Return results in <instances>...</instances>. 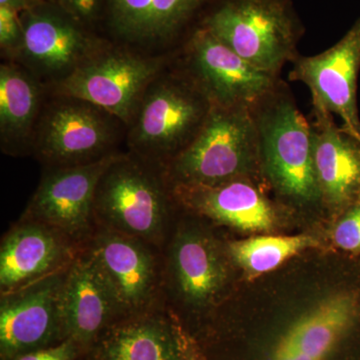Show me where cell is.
Wrapping results in <instances>:
<instances>
[{"label":"cell","instance_id":"obj_1","mask_svg":"<svg viewBox=\"0 0 360 360\" xmlns=\"http://www.w3.org/2000/svg\"><path fill=\"white\" fill-rule=\"evenodd\" d=\"M279 82L251 110L257 124L262 169L277 193L298 205L322 200L315 172L311 125Z\"/></svg>","mask_w":360,"mask_h":360},{"label":"cell","instance_id":"obj_2","mask_svg":"<svg viewBox=\"0 0 360 360\" xmlns=\"http://www.w3.org/2000/svg\"><path fill=\"white\" fill-rule=\"evenodd\" d=\"M262 167L259 141L250 108L212 103L202 129L163 168L168 186H213L250 179Z\"/></svg>","mask_w":360,"mask_h":360},{"label":"cell","instance_id":"obj_3","mask_svg":"<svg viewBox=\"0 0 360 360\" xmlns=\"http://www.w3.org/2000/svg\"><path fill=\"white\" fill-rule=\"evenodd\" d=\"M212 103L184 72L160 73L127 127L130 153L165 168L195 139Z\"/></svg>","mask_w":360,"mask_h":360},{"label":"cell","instance_id":"obj_4","mask_svg":"<svg viewBox=\"0 0 360 360\" xmlns=\"http://www.w3.org/2000/svg\"><path fill=\"white\" fill-rule=\"evenodd\" d=\"M200 26L255 68L278 77L297 58L303 26L292 0H212Z\"/></svg>","mask_w":360,"mask_h":360},{"label":"cell","instance_id":"obj_5","mask_svg":"<svg viewBox=\"0 0 360 360\" xmlns=\"http://www.w3.org/2000/svg\"><path fill=\"white\" fill-rule=\"evenodd\" d=\"M360 322L357 298L338 291L251 336L239 360H348Z\"/></svg>","mask_w":360,"mask_h":360},{"label":"cell","instance_id":"obj_6","mask_svg":"<svg viewBox=\"0 0 360 360\" xmlns=\"http://www.w3.org/2000/svg\"><path fill=\"white\" fill-rule=\"evenodd\" d=\"M169 193L162 168L132 153H120L97 186L96 224L158 248L167 231Z\"/></svg>","mask_w":360,"mask_h":360},{"label":"cell","instance_id":"obj_7","mask_svg":"<svg viewBox=\"0 0 360 360\" xmlns=\"http://www.w3.org/2000/svg\"><path fill=\"white\" fill-rule=\"evenodd\" d=\"M165 58L103 46L63 79L49 85L54 96L82 99L129 127L146 89L165 71Z\"/></svg>","mask_w":360,"mask_h":360},{"label":"cell","instance_id":"obj_8","mask_svg":"<svg viewBox=\"0 0 360 360\" xmlns=\"http://www.w3.org/2000/svg\"><path fill=\"white\" fill-rule=\"evenodd\" d=\"M124 123L82 99L54 96L42 110L32 153L49 168L101 160L112 150Z\"/></svg>","mask_w":360,"mask_h":360},{"label":"cell","instance_id":"obj_9","mask_svg":"<svg viewBox=\"0 0 360 360\" xmlns=\"http://www.w3.org/2000/svg\"><path fill=\"white\" fill-rule=\"evenodd\" d=\"M82 248L108 285L120 319L160 309L163 274L158 248L103 225H96Z\"/></svg>","mask_w":360,"mask_h":360},{"label":"cell","instance_id":"obj_10","mask_svg":"<svg viewBox=\"0 0 360 360\" xmlns=\"http://www.w3.org/2000/svg\"><path fill=\"white\" fill-rule=\"evenodd\" d=\"M184 72L210 103L226 108L255 105L279 84L198 25L186 45Z\"/></svg>","mask_w":360,"mask_h":360},{"label":"cell","instance_id":"obj_11","mask_svg":"<svg viewBox=\"0 0 360 360\" xmlns=\"http://www.w3.org/2000/svg\"><path fill=\"white\" fill-rule=\"evenodd\" d=\"M120 153L84 165L49 168L23 213L84 245L96 231L94 198L99 180Z\"/></svg>","mask_w":360,"mask_h":360},{"label":"cell","instance_id":"obj_12","mask_svg":"<svg viewBox=\"0 0 360 360\" xmlns=\"http://www.w3.org/2000/svg\"><path fill=\"white\" fill-rule=\"evenodd\" d=\"M68 269L1 295L0 359L11 360L66 340L61 298Z\"/></svg>","mask_w":360,"mask_h":360},{"label":"cell","instance_id":"obj_13","mask_svg":"<svg viewBox=\"0 0 360 360\" xmlns=\"http://www.w3.org/2000/svg\"><path fill=\"white\" fill-rule=\"evenodd\" d=\"M23 40L18 60L49 85L63 79L104 44L65 13L44 4L21 14Z\"/></svg>","mask_w":360,"mask_h":360},{"label":"cell","instance_id":"obj_14","mask_svg":"<svg viewBox=\"0 0 360 360\" xmlns=\"http://www.w3.org/2000/svg\"><path fill=\"white\" fill-rule=\"evenodd\" d=\"M290 77L309 87L312 101L340 116L342 129L360 142L357 80L360 70V18L342 39L314 56H297Z\"/></svg>","mask_w":360,"mask_h":360},{"label":"cell","instance_id":"obj_15","mask_svg":"<svg viewBox=\"0 0 360 360\" xmlns=\"http://www.w3.org/2000/svg\"><path fill=\"white\" fill-rule=\"evenodd\" d=\"M82 248L53 227L21 219L0 245L1 295L68 269Z\"/></svg>","mask_w":360,"mask_h":360},{"label":"cell","instance_id":"obj_16","mask_svg":"<svg viewBox=\"0 0 360 360\" xmlns=\"http://www.w3.org/2000/svg\"><path fill=\"white\" fill-rule=\"evenodd\" d=\"M165 283L180 302L193 309L212 304L229 279L217 241L195 226L177 229L168 248Z\"/></svg>","mask_w":360,"mask_h":360},{"label":"cell","instance_id":"obj_17","mask_svg":"<svg viewBox=\"0 0 360 360\" xmlns=\"http://www.w3.org/2000/svg\"><path fill=\"white\" fill-rule=\"evenodd\" d=\"M61 312L66 340L75 341L84 355L104 330L122 319L108 285L84 248L66 271Z\"/></svg>","mask_w":360,"mask_h":360},{"label":"cell","instance_id":"obj_18","mask_svg":"<svg viewBox=\"0 0 360 360\" xmlns=\"http://www.w3.org/2000/svg\"><path fill=\"white\" fill-rule=\"evenodd\" d=\"M180 321L156 309L116 321L82 356L84 360H181Z\"/></svg>","mask_w":360,"mask_h":360},{"label":"cell","instance_id":"obj_19","mask_svg":"<svg viewBox=\"0 0 360 360\" xmlns=\"http://www.w3.org/2000/svg\"><path fill=\"white\" fill-rule=\"evenodd\" d=\"M311 125L315 172L322 200L347 205L360 193V142L338 127L333 113L312 101Z\"/></svg>","mask_w":360,"mask_h":360},{"label":"cell","instance_id":"obj_20","mask_svg":"<svg viewBox=\"0 0 360 360\" xmlns=\"http://www.w3.org/2000/svg\"><path fill=\"white\" fill-rule=\"evenodd\" d=\"M172 196L181 205L219 224L243 231H266L276 222V210L250 180L213 186H177Z\"/></svg>","mask_w":360,"mask_h":360},{"label":"cell","instance_id":"obj_21","mask_svg":"<svg viewBox=\"0 0 360 360\" xmlns=\"http://www.w3.org/2000/svg\"><path fill=\"white\" fill-rule=\"evenodd\" d=\"M212 0H106L108 23L130 44L174 39Z\"/></svg>","mask_w":360,"mask_h":360},{"label":"cell","instance_id":"obj_22","mask_svg":"<svg viewBox=\"0 0 360 360\" xmlns=\"http://www.w3.org/2000/svg\"><path fill=\"white\" fill-rule=\"evenodd\" d=\"M39 79L14 61L0 66V142L4 153H32L42 108Z\"/></svg>","mask_w":360,"mask_h":360},{"label":"cell","instance_id":"obj_23","mask_svg":"<svg viewBox=\"0 0 360 360\" xmlns=\"http://www.w3.org/2000/svg\"><path fill=\"white\" fill-rule=\"evenodd\" d=\"M317 245V239L310 236H260L229 243V253L239 267L253 276L272 271L300 251Z\"/></svg>","mask_w":360,"mask_h":360},{"label":"cell","instance_id":"obj_24","mask_svg":"<svg viewBox=\"0 0 360 360\" xmlns=\"http://www.w3.org/2000/svg\"><path fill=\"white\" fill-rule=\"evenodd\" d=\"M21 13L7 6H0V46L2 53L16 60L23 40Z\"/></svg>","mask_w":360,"mask_h":360},{"label":"cell","instance_id":"obj_25","mask_svg":"<svg viewBox=\"0 0 360 360\" xmlns=\"http://www.w3.org/2000/svg\"><path fill=\"white\" fill-rule=\"evenodd\" d=\"M335 243L342 250L360 251V203L340 220L335 231Z\"/></svg>","mask_w":360,"mask_h":360},{"label":"cell","instance_id":"obj_26","mask_svg":"<svg viewBox=\"0 0 360 360\" xmlns=\"http://www.w3.org/2000/svg\"><path fill=\"white\" fill-rule=\"evenodd\" d=\"M82 356L84 352L77 343L65 340L53 347L28 352L11 360H79Z\"/></svg>","mask_w":360,"mask_h":360},{"label":"cell","instance_id":"obj_27","mask_svg":"<svg viewBox=\"0 0 360 360\" xmlns=\"http://www.w3.org/2000/svg\"><path fill=\"white\" fill-rule=\"evenodd\" d=\"M59 8L84 26L98 18L103 0H58Z\"/></svg>","mask_w":360,"mask_h":360},{"label":"cell","instance_id":"obj_28","mask_svg":"<svg viewBox=\"0 0 360 360\" xmlns=\"http://www.w3.org/2000/svg\"><path fill=\"white\" fill-rule=\"evenodd\" d=\"M179 333L181 360H207L198 341L184 328L181 322H180Z\"/></svg>","mask_w":360,"mask_h":360},{"label":"cell","instance_id":"obj_29","mask_svg":"<svg viewBox=\"0 0 360 360\" xmlns=\"http://www.w3.org/2000/svg\"><path fill=\"white\" fill-rule=\"evenodd\" d=\"M44 0H0V6L11 7L23 13L44 4Z\"/></svg>","mask_w":360,"mask_h":360},{"label":"cell","instance_id":"obj_30","mask_svg":"<svg viewBox=\"0 0 360 360\" xmlns=\"http://www.w3.org/2000/svg\"><path fill=\"white\" fill-rule=\"evenodd\" d=\"M79 360H84V359H82H82H80Z\"/></svg>","mask_w":360,"mask_h":360}]
</instances>
